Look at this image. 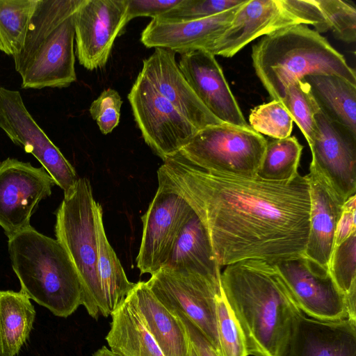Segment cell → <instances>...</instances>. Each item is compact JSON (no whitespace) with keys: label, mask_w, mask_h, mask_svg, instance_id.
<instances>
[{"label":"cell","mask_w":356,"mask_h":356,"mask_svg":"<svg viewBox=\"0 0 356 356\" xmlns=\"http://www.w3.org/2000/svg\"><path fill=\"white\" fill-rule=\"evenodd\" d=\"M122 104L120 94L111 88L103 90L92 102L90 114L103 134H110L118 125Z\"/></svg>","instance_id":"obj_36"},{"label":"cell","mask_w":356,"mask_h":356,"mask_svg":"<svg viewBox=\"0 0 356 356\" xmlns=\"http://www.w3.org/2000/svg\"><path fill=\"white\" fill-rule=\"evenodd\" d=\"M298 24H302L280 0H245L229 26L207 51L214 56L231 58L256 38Z\"/></svg>","instance_id":"obj_17"},{"label":"cell","mask_w":356,"mask_h":356,"mask_svg":"<svg viewBox=\"0 0 356 356\" xmlns=\"http://www.w3.org/2000/svg\"><path fill=\"white\" fill-rule=\"evenodd\" d=\"M140 72L198 130L222 123L202 104L182 74L175 52L155 48Z\"/></svg>","instance_id":"obj_18"},{"label":"cell","mask_w":356,"mask_h":356,"mask_svg":"<svg viewBox=\"0 0 356 356\" xmlns=\"http://www.w3.org/2000/svg\"><path fill=\"white\" fill-rule=\"evenodd\" d=\"M8 250L20 291L30 300L63 318L82 305L79 277L57 239L30 226L8 238Z\"/></svg>","instance_id":"obj_5"},{"label":"cell","mask_w":356,"mask_h":356,"mask_svg":"<svg viewBox=\"0 0 356 356\" xmlns=\"http://www.w3.org/2000/svg\"><path fill=\"white\" fill-rule=\"evenodd\" d=\"M345 305L348 314V319L356 322V283L344 294Z\"/></svg>","instance_id":"obj_41"},{"label":"cell","mask_w":356,"mask_h":356,"mask_svg":"<svg viewBox=\"0 0 356 356\" xmlns=\"http://www.w3.org/2000/svg\"><path fill=\"white\" fill-rule=\"evenodd\" d=\"M281 356H356V322L297 319Z\"/></svg>","instance_id":"obj_21"},{"label":"cell","mask_w":356,"mask_h":356,"mask_svg":"<svg viewBox=\"0 0 356 356\" xmlns=\"http://www.w3.org/2000/svg\"><path fill=\"white\" fill-rule=\"evenodd\" d=\"M127 97L145 142L163 161L181 150L198 131L140 72Z\"/></svg>","instance_id":"obj_9"},{"label":"cell","mask_w":356,"mask_h":356,"mask_svg":"<svg viewBox=\"0 0 356 356\" xmlns=\"http://www.w3.org/2000/svg\"><path fill=\"white\" fill-rule=\"evenodd\" d=\"M334 35L346 42L356 39V10L343 0H316Z\"/></svg>","instance_id":"obj_35"},{"label":"cell","mask_w":356,"mask_h":356,"mask_svg":"<svg viewBox=\"0 0 356 356\" xmlns=\"http://www.w3.org/2000/svg\"><path fill=\"white\" fill-rule=\"evenodd\" d=\"M161 268L195 273L220 282V267L215 259L207 230L193 210Z\"/></svg>","instance_id":"obj_23"},{"label":"cell","mask_w":356,"mask_h":356,"mask_svg":"<svg viewBox=\"0 0 356 356\" xmlns=\"http://www.w3.org/2000/svg\"><path fill=\"white\" fill-rule=\"evenodd\" d=\"M92 356H121L115 353H113L106 346H103L99 349L96 350Z\"/></svg>","instance_id":"obj_42"},{"label":"cell","mask_w":356,"mask_h":356,"mask_svg":"<svg viewBox=\"0 0 356 356\" xmlns=\"http://www.w3.org/2000/svg\"><path fill=\"white\" fill-rule=\"evenodd\" d=\"M37 0H0V51L14 57L21 50Z\"/></svg>","instance_id":"obj_29"},{"label":"cell","mask_w":356,"mask_h":356,"mask_svg":"<svg viewBox=\"0 0 356 356\" xmlns=\"http://www.w3.org/2000/svg\"><path fill=\"white\" fill-rule=\"evenodd\" d=\"M302 149L295 136L267 140L257 176L276 182L293 179L299 174L298 168Z\"/></svg>","instance_id":"obj_28"},{"label":"cell","mask_w":356,"mask_h":356,"mask_svg":"<svg viewBox=\"0 0 356 356\" xmlns=\"http://www.w3.org/2000/svg\"><path fill=\"white\" fill-rule=\"evenodd\" d=\"M179 67L202 104L222 123L248 127L222 70L211 52L197 49L181 54Z\"/></svg>","instance_id":"obj_16"},{"label":"cell","mask_w":356,"mask_h":356,"mask_svg":"<svg viewBox=\"0 0 356 356\" xmlns=\"http://www.w3.org/2000/svg\"><path fill=\"white\" fill-rule=\"evenodd\" d=\"M302 80L324 115L356 135V84L332 74L308 75Z\"/></svg>","instance_id":"obj_25"},{"label":"cell","mask_w":356,"mask_h":356,"mask_svg":"<svg viewBox=\"0 0 356 356\" xmlns=\"http://www.w3.org/2000/svg\"><path fill=\"white\" fill-rule=\"evenodd\" d=\"M328 270L343 295L356 283V232L334 247Z\"/></svg>","instance_id":"obj_33"},{"label":"cell","mask_w":356,"mask_h":356,"mask_svg":"<svg viewBox=\"0 0 356 356\" xmlns=\"http://www.w3.org/2000/svg\"><path fill=\"white\" fill-rule=\"evenodd\" d=\"M105 339L121 356H164L147 329L130 294L111 313Z\"/></svg>","instance_id":"obj_24"},{"label":"cell","mask_w":356,"mask_h":356,"mask_svg":"<svg viewBox=\"0 0 356 356\" xmlns=\"http://www.w3.org/2000/svg\"><path fill=\"white\" fill-rule=\"evenodd\" d=\"M0 129L40 163L64 196L72 191L79 178L74 168L35 121L18 90L0 87Z\"/></svg>","instance_id":"obj_11"},{"label":"cell","mask_w":356,"mask_h":356,"mask_svg":"<svg viewBox=\"0 0 356 356\" xmlns=\"http://www.w3.org/2000/svg\"><path fill=\"white\" fill-rule=\"evenodd\" d=\"M147 329L164 356H190L191 342L183 321L154 295L146 282L129 293Z\"/></svg>","instance_id":"obj_22"},{"label":"cell","mask_w":356,"mask_h":356,"mask_svg":"<svg viewBox=\"0 0 356 356\" xmlns=\"http://www.w3.org/2000/svg\"><path fill=\"white\" fill-rule=\"evenodd\" d=\"M181 1V0H128L127 21L138 17L156 18L175 8Z\"/></svg>","instance_id":"obj_38"},{"label":"cell","mask_w":356,"mask_h":356,"mask_svg":"<svg viewBox=\"0 0 356 356\" xmlns=\"http://www.w3.org/2000/svg\"><path fill=\"white\" fill-rule=\"evenodd\" d=\"M159 186L142 216L143 229L137 267L140 274L152 275L167 261L185 222L193 212L187 201L158 170Z\"/></svg>","instance_id":"obj_10"},{"label":"cell","mask_w":356,"mask_h":356,"mask_svg":"<svg viewBox=\"0 0 356 356\" xmlns=\"http://www.w3.org/2000/svg\"><path fill=\"white\" fill-rule=\"evenodd\" d=\"M283 6L302 24L312 25L318 33L330 30L316 0H280Z\"/></svg>","instance_id":"obj_37"},{"label":"cell","mask_w":356,"mask_h":356,"mask_svg":"<svg viewBox=\"0 0 356 356\" xmlns=\"http://www.w3.org/2000/svg\"><path fill=\"white\" fill-rule=\"evenodd\" d=\"M146 283L168 309L196 327L220 356L216 310L220 282L195 273L161 268Z\"/></svg>","instance_id":"obj_8"},{"label":"cell","mask_w":356,"mask_h":356,"mask_svg":"<svg viewBox=\"0 0 356 356\" xmlns=\"http://www.w3.org/2000/svg\"><path fill=\"white\" fill-rule=\"evenodd\" d=\"M317 129L309 145L316 169L342 202L355 195L356 135L332 122L319 110Z\"/></svg>","instance_id":"obj_15"},{"label":"cell","mask_w":356,"mask_h":356,"mask_svg":"<svg viewBox=\"0 0 356 356\" xmlns=\"http://www.w3.org/2000/svg\"><path fill=\"white\" fill-rule=\"evenodd\" d=\"M356 195L348 198L343 204L334 238V245H339L350 234L356 232Z\"/></svg>","instance_id":"obj_39"},{"label":"cell","mask_w":356,"mask_h":356,"mask_svg":"<svg viewBox=\"0 0 356 356\" xmlns=\"http://www.w3.org/2000/svg\"><path fill=\"white\" fill-rule=\"evenodd\" d=\"M245 0H181L175 8L154 18L163 22H182L205 19L243 3Z\"/></svg>","instance_id":"obj_34"},{"label":"cell","mask_w":356,"mask_h":356,"mask_svg":"<svg viewBox=\"0 0 356 356\" xmlns=\"http://www.w3.org/2000/svg\"><path fill=\"white\" fill-rule=\"evenodd\" d=\"M99 204L88 179L79 177L56 212L55 235L66 250L79 277L82 305L95 320L107 317L98 274L97 211Z\"/></svg>","instance_id":"obj_6"},{"label":"cell","mask_w":356,"mask_h":356,"mask_svg":"<svg viewBox=\"0 0 356 356\" xmlns=\"http://www.w3.org/2000/svg\"><path fill=\"white\" fill-rule=\"evenodd\" d=\"M190 356H198L197 353H196V351H195V350L194 349L192 343H191V348Z\"/></svg>","instance_id":"obj_43"},{"label":"cell","mask_w":356,"mask_h":356,"mask_svg":"<svg viewBox=\"0 0 356 356\" xmlns=\"http://www.w3.org/2000/svg\"><path fill=\"white\" fill-rule=\"evenodd\" d=\"M303 314L322 321L348 318L344 295L324 268L304 254L274 264Z\"/></svg>","instance_id":"obj_13"},{"label":"cell","mask_w":356,"mask_h":356,"mask_svg":"<svg viewBox=\"0 0 356 356\" xmlns=\"http://www.w3.org/2000/svg\"><path fill=\"white\" fill-rule=\"evenodd\" d=\"M102 216V208L99 204L97 211L98 274L108 316L126 299L136 283L128 280L109 243Z\"/></svg>","instance_id":"obj_27"},{"label":"cell","mask_w":356,"mask_h":356,"mask_svg":"<svg viewBox=\"0 0 356 356\" xmlns=\"http://www.w3.org/2000/svg\"><path fill=\"white\" fill-rule=\"evenodd\" d=\"M302 131L309 145L317 129L316 115L319 108L309 85L304 80L292 83L280 101Z\"/></svg>","instance_id":"obj_30"},{"label":"cell","mask_w":356,"mask_h":356,"mask_svg":"<svg viewBox=\"0 0 356 356\" xmlns=\"http://www.w3.org/2000/svg\"><path fill=\"white\" fill-rule=\"evenodd\" d=\"M184 323L191 341L198 356H220L209 341L190 321L178 316Z\"/></svg>","instance_id":"obj_40"},{"label":"cell","mask_w":356,"mask_h":356,"mask_svg":"<svg viewBox=\"0 0 356 356\" xmlns=\"http://www.w3.org/2000/svg\"><path fill=\"white\" fill-rule=\"evenodd\" d=\"M252 65L272 99L313 74H332L356 84L355 70L325 37L307 26H288L264 35L252 48Z\"/></svg>","instance_id":"obj_3"},{"label":"cell","mask_w":356,"mask_h":356,"mask_svg":"<svg viewBox=\"0 0 356 356\" xmlns=\"http://www.w3.org/2000/svg\"><path fill=\"white\" fill-rule=\"evenodd\" d=\"M128 0H82L73 15L76 55L88 70L104 67L129 22Z\"/></svg>","instance_id":"obj_14"},{"label":"cell","mask_w":356,"mask_h":356,"mask_svg":"<svg viewBox=\"0 0 356 356\" xmlns=\"http://www.w3.org/2000/svg\"><path fill=\"white\" fill-rule=\"evenodd\" d=\"M250 127L273 139L291 136L293 119L282 102L272 99L253 108L249 115Z\"/></svg>","instance_id":"obj_31"},{"label":"cell","mask_w":356,"mask_h":356,"mask_svg":"<svg viewBox=\"0 0 356 356\" xmlns=\"http://www.w3.org/2000/svg\"><path fill=\"white\" fill-rule=\"evenodd\" d=\"M309 229L304 255L328 268L334 248L337 226L343 202L322 175L309 165Z\"/></svg>","instance_id":"obj_20"},{"label":"cell","mask_w":356,"mask_h":356,"mask_svg":"<svg viewBox=\"0 0 356 356\" xmlns=\"http://www.w3.org/2000/svg\"><path fill=\"white\" fill-rule=\"evenodd\" d=\"M267 140L250 127L226 123L198 130L181 153L209 173L245 177L257 176Z\"/></svg>","instance_id":"obj_7"},{"label":"cell","mask_w":356,"mask_h":356,"mask_svg":"<svg viewBox=\"0 0 356 356\" xmlns=\"http://www.w3.org/2000/svg\"><path fill=\"white\" fill-rule=\"evenodd\" d=\"M35 310L21 291H0V356H15L33 329Z\"/></svg>","instance_id":"obj_26"},{"label":"cell","mask_w":356,"mask_h":356,"mask_svg":"<svg viewBox=\"0 0 356 356\" xmlns=\"http://www.w3.org/2000/svg\"><path fill=\"white\" fill-rule=\"evenodd\" d=\"M220 356H249L241 329L223 294L216 298Z\"/></svg>","instance_id":"obj_32"},{"label":"cell","mask_w":356,"mask_h":356,"mask_svg":"<svg viewBox=\"0 0 356 356\" xmlns=\"http://www.w3.org/2000/svg\"><path fill=\"white\" fill-rule=\"evenodd\" d=\"M243 3L199 20L163 22L152 19L143 31L140 41L148 48H164L181 54L197 49L207 51L229 26Z\"/></svg>","instance_id":"obj_19"},{"label":"cell","mask_w":356,"mask_h":356,"mask_svg":"<svg viewBox=\"0 0 356 356\" xmlns=\"http://www.w3.org/2000/svg\"><path fill=\"white\" fill-rule=\"evenodd\" d=\"M220 284L248 355L281 356L303 313L275 265L258 259L228 265Z\"/></svg>","instance_id":"obj_2"},{"label":"cell","mask_w":356,"mask_h":356,"mask_svg":"<svg viewBox=\"0 0 356 356\" xmlns=\"http://www.w3.org/2000/svg\"><path fill=\"white\" fill-rule=\"evenodd\" d=\"M159 170L199 217L220 268L246 259L274 264L304 254L309 229L307 175L276 182L209 173L180 151Z\"/></svg>","instance_id":"obj_1"},{"label":"cell","mask_w":356,"mask_h":356,"mask_svg":"<svg viewBox=\"0 0 356 356\" xmlns=\"http://www.w3.org/2000/svg\"><path fill=\"white\" fill-rule=\"evenodd\" d=\"M55 185L42 167L14 158L0 163V226L8 238L31 226V217Z\"/></svg>","instance_id":"obj_12"},{"label":"cell","mask_w":356,"mask_h":356,"mask_svg":"<svg viewBox=\"0 0 356 356\" xmlns=\"http://www.w3.org/2000/svg\"><path fill=\"white\" fill-rule=\"evenodd\" d=\"M82 0H37L13 58L24 89L63 88L76 81L73 15Z\"/></svg>","instance_id":"obj_4"}]
</instances>
